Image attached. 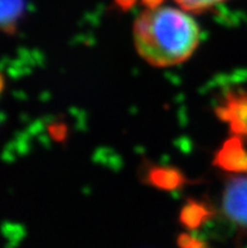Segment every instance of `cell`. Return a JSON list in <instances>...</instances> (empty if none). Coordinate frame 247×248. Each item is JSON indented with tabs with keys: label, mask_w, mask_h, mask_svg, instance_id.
<instances>
[{
	"label": "cell",
	"mask_w": 247,
	"mask_h": 248,
	"mask_svg": "<svg viewBox=\"0 0 247 248\" xmlns=\"http://www.w3.org/2000/svg\"><path fill=\"white\" fill-rule=\"evenodd\" d=\"M135 47L145 62L155 67L183 63L200 41L198 24L175 8H155L140 13L132 27Z\"/></svg>",
	"instance_id": "cell-1"
},
{
	"label": "cell",
	"mask_w": 247,
	"mask_h": 248,
	"mask_svg": "<svg viewBox=\"0 0 247 248\" xmlns=\"http://www.w3.org/2000/svg\"><path fill=\"white\" fill-rule=\"evenodd\" d=\"M222 204L226 216L247 230V175L231 176L227 180Z\"/></svg>",
	"instance_id": "cell-2"
},
{
	"label": "cell",
	"mask_w": 247,
	"mask_h": 248,
	"mask_svg": "<svg viewBox=\"0 0 247 248\" xmlns=\"http://www.w3.org/2000/svg\"><path fill=\"white\" fill-rule=\"evenodd\" d=\"M216 115L222 123L229 124L235 135L247 136V92H227L223 102L216 107Z\"/></svg>",
	"instance_id": "cell-3"
},
{
	"label": "cell",
	"mask_w": 247,
	"mask_h": 248,
	"mask_svg": "<svg viewBox=\"0 0 247 248\" xmlns=\"http://www.w3.org/2000/svg\"><path fill=\"white\" fill-rule=\"evenodd\" d=\"M213 165L229 173H247V150L238 135L227 139L217 151Z\"/></svg>",
	"instance_id": "cell-4"
},
{
	"label": "cell",
	"mask_w": 247,
	"mask_h": 248,
	"mask_svg": "<svg viewBox=\"0 0 247 248\" xmlns=\"http://www.w3.org/2000/svg\"><path fill=\"white\" fill-rule=\"evenodd\" d=\"M147 180L155 188L166 192H173L181 188L187 183L184 174L174 167L155 165L149 169L147 174Z\"/></svg>",
	"instance_id": "cell-5"
},
{
	"label": "cell",
	"mask_w": 247,
	"mask_h": 248,
	"mask_svg": "<svg viewBox=\"0 0 247 248\" xmlns=\"http://www.w3.org/2000/svg\"><path fill=\"white\" fill-rule=\"evenodd\" d=\"M212 209L206 203L189 199L184 204V207L181 208L179 220L185 228L194 231L198 230L200 226H203L206 222H208L212 218Z\"/></svg>",
	"instance_id": "cell-6"
},
{
	"label": "cell",
	"mask_w": 247,
	"mask_h": 248,
	"mask_svg": "<svg viewBox=\"0 0 247 248\" xmlns=\"http://www.w3.org/2000/svg\"><path fill=\"white\" fill-rule=\"evenodd\" d=\"M25 8V0H1V29L6 34L16 31Z\"/></svg>",
	"instance_id": "cell-7"
},
{
	"label": "cell",
	"mask_w": 247,
	"mask_h": 248,
	"mask_svg": "<svg viewBox=\"0 0 247 248\" xmlns=\"http://www.w3.org/2000/svg\"><path fill=\"white\" fill-rule=\"evenodd\" d=\"M185 12L202 13L226 0H174Z\"/></svg>",
	"instance_id": "cell-8"
},
{
	"label": "cell",
	"mask_w": 247,
	"mask_h": 248,
	"mask_svg": "<svg viewBox=\"0 0 247 248\" xmlns=\"http://www.w3.org/2000/svg\"><path fill=\"white\" fill-rule=\"evenodd\" d=\"M177 243H178L179 248H208V246L202 239L192 236V234H188V233L179 234Z\"/></svg>",
	"instance_id": "cell-9"
},
{
	"label": "cell",
	"mask_w": 247,
	"mask_h": 248,
	"mask_svg": "<svg viewBox=\"0 0 247 248\" xmlns=\"http://www.w3.org/2000/svg\"><path fill=\"white\" fill-rule=\"evenodd\" d=\"M50 135L53 136L56 140H58V141H62L67 135L66 126L63 125V124H54V125L50 126Z\"/></svg>",
	"instance_id": "cell-10"
},
{
	"label": "cell",
	"mask_w": 247,
	"mask_h": 248,
	"mask_svg": "<svg viewBox=\"0 0 247 248\" xmlns=\"http://www.w3.org/2000/svg\"><path fill=\"white\" fill-rule=\"evenodd\" d=\"M116 5L119 6L120 9L122 10H129L130 8L134 6V4L136 3V0H115Z\"/></svg>",
	"instance_id": "cell-11"
},
{
	"label": "cell",
	"mask_w": 247,
	"mask_h": 248,
	"mask_svg": "<svg viewBox=\"0 0 247 248\" xmlns=\"http://www.w3.org/2000/svg\"><path fill=\"white\" fill-rule=\"evenodd\" d=\"M163 1L164 0H141V3L144 4L148 9H155V8H159Z\"/></svg>",
	"instance_id": "cell-12"
}]
</instances>
